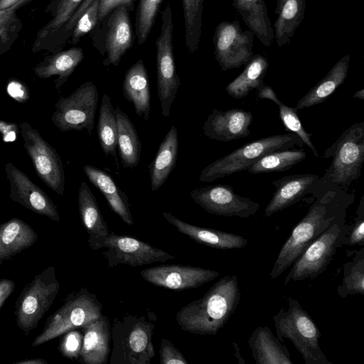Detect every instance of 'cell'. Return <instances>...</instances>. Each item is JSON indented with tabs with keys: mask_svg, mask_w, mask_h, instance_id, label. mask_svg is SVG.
<instances>
[{
	"mask_svg": "<svg viewBox=\"0 0 364 364\" xmlns=\"http://www.w3.org/2000/svg\"><path fill=\"white\" fill-rule=\"evenodd\" d=\"M87 243L93 250L106 249L102 254L107 259L108 268L119 264L136 267L154 262H165L176 258L149 243L113 232H109L106 236L87 239Z\"/></svg>",
	"mask_w": 364,
	"mask_h": 364,
	"instance_id": "10",
	"label": "cell"
},
{
	"mask_svg": "<svg viewBox=\"0 0 364 364\" xmlns=\"http://www.w3.org/2000/svg\"><path fill=\"white\" fill-rule=\"evenodd\" d=\"M268 67L265 57L260 54L253 55L240 75L225 87L226 92L237 100L246 97L252 90H257L264 85Z\"/></svg>",
	"mask_w": 364,
	"mask_h": 364,
	"instance_id": "32",
	"label": "cell"
},
{
	"mask_svg": "<svg viewBox=\"0 0 364 364\" xmlns=\"http://www.w3.org/2000/svg\"><path fill=\"white\" fill-rule=\"evenodd\" d=\"M143 279L154 286L176 291L197 288L220 276V272L200 267L161 264L144 269Z\"/></svg>",
	"mask_w": 364,
	"mask_h": 364,
	"instance_id": "17",
	"label": "cell"
},
{
	"mask_svg": "<svg viewBox=\"0 0 364 364\" xmlns=\"http://www.w3.org/2000/svg\"><path fill=\"white\" fill-rule=\"evenodd\" d=\"M117 122V147L124 168L136 167L139 163L141 144L135 126L119 107L114 109Z\"/></svg>",
	"mask_w": 364,
	"mask_h": 364,
	"instance_id": "31",
	"label": "cell"
},
{
	"mask_svg": "<svg viewBox=\"0 0 364 364\" xmlns=\"http://www.w3.org/2000/svg\"><path fill=\"white\" fill-rule=\"evenodd\" d=\"M59 289L60 283L53 266L37 274L22 289L15 303L14 315L17 326L26 336L38 326Z\"/></svg>",
	"mask_w": 364,
	"mask_h": 364,
	"instance_id": "9",
	"label": "cell"
},
{
	"mask_svg": "<svg viewBox=\"0 0 364 364\" xmlns=\"http://www.w3.org/2000/svg\"><path fill=\"white\" fill-rule=\"evenodd\" d=\"M323 157L332 158V161L323 175L309 187L308 194L314 197L328 190L346 191L359 178L364 161V122L346 129L326 149Z\"/></svg>",
	"mask_w": 364,
	"mask_h": 364,
	"instance_id": "3",
	"label": "cell"
},
{
	"mask_svg": "<svg viewBox=\"0 0 364 364\" xmlns=\"http://www.w3.org/2000/svg\"><path fill=\"white\" fill-rule=\"evenodd\" d=\"M18 129L16 123L0 120V133L5 142L14 141L18 136Z\"/></svg>",
	"mask_w": 364,
	"mask_h": 364,
	"instance_id": "50",
	"label": "cell"
},
{
	"mask_svg": "<svg viewBox=\"0 0 364 364\" xmlns=\"http://www.w3.org/2000/svg\"><path fill=\"white\" fill-rule=\"evenodd\" d=\"M232 5L259 41L269 46L274 39V29L264 0H233Z\"/></svg>",
	"mask_w": 364,
	"mask_h": 364,
	"instance_id": "30",
	"label": "cell"
},
{
	"mask_svg": "<svg viewBox=\"0 0 364 364\" xmlns=\"http://www.w3.org/2000/svg\"><path fill=\"white\" fill-rule=\"evenodd\" d=\"M257 98L268 99L275 102L278 105L279 116L286 129L298 135L304 145H306L311 150L314 156L319 157V154L311 139L312 134L304 129L298 117L297 111L294 107L283 104L279 100L273 89L268 85H263L257 89Z\"/></svg>",
	"mask_w": 364,
	"mask_h": 364,
	"instance_id": "36",
	"label": "cell"
},
{
	"mask_svg": "<svg viewBox=\"0 0 364 364\" xmlns=\"http://www.w3.org/2000/svg\"><path fill=\"white\" fill-rule=\"evenodd\" d=\"M82 344L79 361L85 364H107L110 353V324L102 315L81 328Z\"/></svg>",
	"mask_w": 364,
	"mask_h": 364,
	"instance_id": "22",
	"label": "cell"
},
{
	"mask_svg": "<svg viewBox=\"0 0 364 364\" xmlns=\"http://www.w3.org/2000/svg\"><path fill=\"white\" fill-rule=\"evenodd\" d=\"M6 91L9 96L19 102H24L29 99V92L23 83L11 80L6 86Z\"/></svg>",
	"mask_w": 364,
	"mask_h": 364,
	"instance_id": "49",
	"label": "cell"
},
{
	"mask_svg": "<svg viewBox=\"0 0 364 364\" xmlns=\"http://www.w3.org/2000/svg\"><path fill=\"white\" fill-rule=\"evenodd\" d=\"M94 0H84L82 2V4L79 6V7L77 9V10L72 16V17L70 18V20L68 21V23L63 28V31L61 33V36L58 41V51L61 50L62 48L69 40V38L71 36L74 26L76 24L78 18L81 16V15L83 14L85 9L90 5V4Z\"/></svg>",
	"mask_w": 364,
	"mask_h": 364,
	"instance_id": "47",
	"label": "cell"
},
{
	"mask_svg": "<svg viewBox=\"0 0 364 364\" xmlns=\"http://www.w3.org/2000/svg\"><path fill=\"white\" fill-rule=\"evenodd\" d=\"M77 202L82 223L89 235L88 239L107 235L109 232L108 226L102 217L95 195L85 181L80 183Z\"/></svg>",
	"mask_w": 364,
	"mask_h": 364,
	"instance_id": "33",
	"label": "cell"
},
{
	"mask_svg": "<svg viewBox=\"0 0 364 364\" xmlns=\"http://www.w3.org/2000/svg\"><path fill=\"white\" fill-rule=\"evenodd\" d=\"M100 0H94L78 18L74 26L70 43L75 46L88 33L91 32L98 23Z\"/></svg>",
	"mask_w": 364,
	"mask_h": 364,
	"instance_id": "42",
	"label": "cell"
},
{
	"mask_svg": "<svg viewBox=\"0 0 364 364\" xmlns=\"http://www.w3.org/2000/svg\"><path fill=\"white\" fill-rule=\"evenodd\" d=\"M252 114L242 109L233 108L226 111L213 109L205 122L204 134L211 139L230 141L248 136L252 122Z\"/></svg>",
	"mask_w": 364,
	"mask_h": 364,
	"instance_id": "19",
	"label": "cell"
},
{
	"mask_svg": "<svg viewBox=\"0 0 364 364\" xmlns=\"http://www.w3.org/2000/svg\"><path fill=\"white\" fill-rule=\"evenodd\" d=\"M129 13L125 6H119L91 31L93 46L102 56L106 55L103 60L105 66H117L132 46L134 38Z\"/></svg>",
	"mask_w": 364,
	"mask_h": 364,
	"instance_id": "11",
	"label": "cell"
},
{
	"mask_svg": "<svg viewBox=\"0 0 364 364\" xmlns=\"http://www.w3.org/2000/svg\"><path fill=\"white\" fill-rule=\"evenodd\" d=\"M102 305L95 294L81 287L67 296L60 308L50 315L31 346L36 347L65 333L82 328L100 317Z\"/></svg>",
	"mask_w": 364,
	"mask_h": 364,
	"instance_id": "7",
	"label": "cell"
},
{
	"mask_svg": "<svg viewBox=\"0 0 364 364\" xmlns=\"http://www.w3.org/2000/svg\"><path fill=\"white\" fill-rule=\"evenodd\" d=\"M83 58V50L74 46L45 56L35 66L33 72L37 77L42 79L57 75L58 77L54 83L55 87L59 89L68 80Z\"/></svg>",
	"mask_w": 364,
	"mask_h": 364,
	"instance_id": "26",
	"label": "cell"
},
{
	"mask_svg": "<svg viewBox=\"0 0 364 364\" xmlns=\"http://www.w3.org/2000/svg\"><path fill=\"white\" fill-rule=\"evenodd\" d=\"M29 2L23 1L0 11V57L8 52L17 40L23 28V23L16 11Z\"/></svg>",
	"mask_w": 364,
	"mask_h": 364,
	"instance_id": "40",
	"label": "cell"
},
{
	"mask_svg": "<svg viewBox=\"0 0 364 364\" xmlns=\"http://www.w3.org/2000/svg\"><path fill=\"white\" fill-rule=\"evenodd\" d=\"M156 316L125 314L114 318L110 326V364H151L155 356L152 341Z\"/></svg>",
	"mask_w": 364,
	"mask_h": 364,
	"instance_id": "4",
	"label": "cell"
},
{
	"mask_svg": "<svg viewBox=\"0 0 364 364\" xmlns=\"http://www.w3.org/2000/svg\"><path fill=\"white\" fill-rule=\"evenodd\" d=\"M341 284L337 287L338 295L344 299L349 295H364V247L355 252L353 258L343 266Z\"/></svg>",
	"mask_w": 364,
	"mask_h": 364,
	"instance_id": "38",
	"label": "cell"
},
{
	"mask_svg": "<svg viewBox=\"0 0 364 364\" xmlns=\"http://www.w3.org/2000/svg\"><path fill=\"white\" fill-rule=\"evenodd\" d=\"M232 345L235 346L234 348H235V352L237 353H235V356L238 359V361L240 363H244L245 361L243 360L241 355H240V348L237 346V344L236 343H232Z\"/></svg>",
	"mask_w": 364,
	"mask_h": 364,
	"instance_id": "54",
	"label": "cell"
},
{
	"mask_svg": "<svg viewBox=\"0 0 364 364\" xmlns=\"http://www.w3.org/2000/svg\"><path fill=\"white\" fill-rule=\"evenodd\" d=\"M287 309L282 308L273 316L277 337L284 342L289 339L306 364H331L321 349V333L309 314L298 300L287 299Z\"/></svg>",
	"mask_w": 364,
	"mask_h": 364,
	"instance_id": "5",
	"label": "cell"
},
{
	"mask_svg": "<svg viewBox=\"0 0 364 364\" xmlns=\"http://www.w3.org/2000/svg\"><path fill=\"white\" fill-rule=\"evenodd\" d=\"M306 156L303 148L277 151L264 156L247 171L252 174L284 171L302 161Z\"/></svg>",
	"mask_w": 364,
	"mask_h": 364,
	"instance_id": "37",
	"label": "cell"
},
{
	"mask_svg": "<svg viewBox=\"0 0 364 364\" xmlns=\"http://www.w3.org/2000/svg\"><path fill=\"white\" fill-rule=\"evenodd\" d=\"M83 171L89 181L105 198L112 197L120 191L112 178L102 170L91 165H85Z\"/></svg>",
	"mask_w": 364,
	"mask_h": 364,
	"instance_id": "43",
	"label": "cell"
},
{
	"mask_svg": "<svg viewBox=\"0 0 364 364\" xmlns=\"http://www.w3.org/2000/svg\"><path fill=\"white\" fill-rule=\"evenodd\" d=\"M354 98H357V99H359V100H364V89L362 88L361 90H358V92H356L353 96Z\"/></svg>",
	"mask_w": 364,
	"mask_h": 364,
	"instance_id": "55",
	"label": "cell"
},
{
	"mask_svg": "<svg viewBox=\"0 0 364 364\" xmlns=\"http://www.w3.org/2000/svg\"><path fill=\"white\" fill-rule=\"evenodd\" d=\"M240 299L237 276L227 274L201 298L183 306L176 313V322L184 331L216 336L236 311Z\"/></svg>",
	"mask_w": 364,
	"mask_h": 364,
	"instance_id": "2",
	"label": "cell"
},
{
	"mask_svg": "<svg viewBox=\"0 0 364 364\" xmlns=\"http://www.w3.org/2000/svg\"><path fill=\"white\" fill-rule=\"evenodd\" d=\"M306 8V0H284L279 16L274 23V38L279 47L290 41L300 26Z\"/></svg>",
	"mask_w": 364,
	"mask_h": 364,
	"instance_id": "34",
	"label": "cell"
},
{
	"mask_svg": "<svg viewBox=\"0 0 364 364\" xmlns=\"http://www.w3.org/2000/svg\"><path fill=\"white\" fill-rule=\"evenodd\" d=\"M284 0H277V7L275 9V13L279 14L280 12L282 7L283 6Z\"/></svg>",
	"mask_w": 364,
	"mask_h": 364,
	"instance_id": "56",
	"label": "cell"
},
{
	"mask_svg": "<svg viewBox=\"0 0 364 364\" xmlns=\"http://www.w3.org/2000/svg\"><path fill=\"white\" fill-rule=\"evenodd\" d=\"M15 283L11 279H0V309L7 298L13 293Z\"/></svg>",
	"mask_w": 364,
	"mask_h": 364,
	"instance_id": "51",
	"label": "cell"
},
{
	"mask_svg": "<svg viewBox=\"0 0 364 364\" xmlns=\"http://www.w3.org/2000/svg\"><path fill=\"white\" fill-rule=\"evenodd\" d=\"M59 345L61 354L70 360H78L82 344L83 335L77 329L64 333Z\"/></svg>",
	"mask_w": 364,
	"mask_h": 364,
	"instance_id": "44",
	"label": "cell"
},
{
	"mask_svg": "<svg viewBox=\"0 0 364 364\" xmlns=\"http://www.w3.org/2000/svg\"><path fill=\"white\" fill-rule=\"evenodd\" d=\"M350 59L348 54L342 57L294 108L298 111L325 102L344 82L348 75Z\"/></svg>",
	"mask_w": 364,
	"mask_h": 364,
	"instance_id": "29",
	"label": "cell"
},
{
	"mask_svg": "<svg viewBox=\"0 0 364 364\" xmlns=\"http://www.w3.org/2000/svg\"><path fill=\"white\" fill-rule=\"evenodd\" d=\"M178 152V132L173 125L161 142L156 156L149 166L152 191H158L174 169Z\"/></svg>",
	"mask_w": 364,
	"mask_h": 364,
	"instance_id": "28",
	"label": "cell"
},
{
	"mask_svg": "<svg viewBox=\"0 0 364 364\" xmlns=\"http://www.w3.org/2000/svg\"><path fill=\"white\" fill-rule=\"evenodd\" d=\"M191 196L206 212L225 217L247 218L255 215L260 206L259 203L236 194L228 185L195 188Z\"/></svg>",
	"mask_w": 364,
	"mask_h": 364,
	"instance_id": "16",
	"label": "cell"
},
{
	"mask_svg": "<svg viewBox=\"0 0 364 364\" xmlns=\"http://www.w3.org/2000/svg\"><path fill=\"white\" fill-rule=\"evenodd\" d=\"M97 102L96 85L90 81L85 82L69 96L58 99L51 120L62 132L85 129L91 134Z\"/></svg>",
	"mask_w": 364,
	"mask_h": 364,
	"instance_id": "13",
	"label": "cell"
},
{
	"mask_svg": "<svg viewBox=\"0 0 364 364\" xmlns=\"http://www.w3.org/2000/svg\"><path fill=\"white\" fill-rule=\"evenodd\" d=\"M204 0H182L185 43L191 53L198 49L202 33V15Z\"/></svg>",
	"mask_w": 364,
	"mask_h": 364,
	"instance_id": "39",
	"label": "cell"
},
{
	"mask_svg": "<svg viewBox=\"0 0 364 364\" xmlns=\"http://www.w3.org/2000/svg\"><path fill=\"white\" fill-rule=\"evenodd\" d=\"M23 147L31 158L40 178L56 193L65 191V172L56 150L29 123L19 124Z\"/></svg>",
	"mask_w": 364,
	"mask_h": 364,
	"instance_id": "14",
	"label": "cell"
},
{
	"mask_svg": "<svg viewBox=\"0 0 364 364\" xmlns=\"http://www.w3.org/2000/svg\"><path fill=\"white\" fill-rule=\"evenodd\" d=\"M314 198L316 200L306 215L294 228L282 247L269 273L272 279L289 268L314 240L339 218L347 214L348 208L353 203L354 194L336 188Z\"/></svg>",
	"mask_w": 364,
	"mask_h": 364,
	"instance_id": "1",
	"label": "cell"
},
{
	"mask_svg": "<svg viewBox=\"0 0 364 364\" xmlns=\"http://www.w3.org/2000/svg\"><path fill=\"white\" fill-rule=\"evenodd\" d=\"M303 147L304 143L292 132L257 139L234 150L205 167L199 176L201 182H211L237 172L247 170L264 156L274 151Z\"/></svg>",
	"mask_w": 364,
	"mask_h": 364,
	"instance_id": "6",
	"label": "cell"
},
{
	"mask_svg": "<svg viewBox=\"0 0 364 364\" xmlns=\"http://www.w3.org/2000/svg\"><path fill=\"white\" fill-rule=\"evenodd\" d=\"M9 198L26 208L55 222L60 221L57 206L48 196L11 162L5 166Z\"/></svg>",
	"mask_w": 364,
	"mask_h": 364,
	"instance_id": "18",
	"label": "cell"
},
{
	"mask_svg": "<svg viewBox=\"0 0 364 364\" xmlns=\"http://www.w3.org/2000/svg\"><path fill=\"white\" fill-rule=\"evenodd\" d=\"M318 177L314 173L293 174L273 181L276 191L264 209L265 216L270 217L299 201Z\"/></svg>",
	"mask_w": 364,
	"mask_h": 364,
	"instance_id": "23",
	"label": "cell"
},
{
	"mask_svg": "<svg viewBox=\"0 0 364 364\" xmlns=\"http://www.w3.org/2000/svg\"><path fill=\"white\" fill-rule=\"evenodd\" d=\"M248 345L256 363L293 364L287 346L267 326L255 328L249 336Z\"/></svg>",
	"mask_w": 364,
	"mask_h": 364,
	"instance_id": "24",
	"label": "cell"
},
{
	"mask_svg": "<svg viewBox=\"0 0 364 364\" xmlns=\"http://www.w3.org/2000/svg\"><path fill=\"white\" fill-rule=\"evenodd\" d=\"M122 90L124 97L134 105L139 117L149 120L151 110V95L146 68L141 59L138 60L126 72Z\"/></svg>",
	"mask_w": 364,
	"mask_h": 364,
	"instance_id": "25",
	"label": "cell"
},
{
	"mask_svg": "<svg viewBox=\"0 0 364 364\" xmlns=\"http://www.w3.org/2000/svg\"><path fill=\"white\" fill-rule=\"evenodd\" d=\"M166 220L178 232L198 243L218 250L240 249L246 247L248 240L239 235L212 228L193 225L183 221L170 213L162 214Z\"/></svg>",
	"mask_w": 364,
	"mask_h": 364,
	"instance_id": "21",
	"label": "cell"
},
{
	"mask_svg": "<svg viewBox=\"0 0 364 364\" xmlns=\"http://www.w3.org/2000/svg\"><path fill=\"white\" fill-rule=\"evenodd\" d=\"M16 363L19 364H44L47 363V362L41 358H35L31 360H21L18 361Z\"/></svg>",
	"mask_w": 364,
	"mask_h": 364,
	"instance_id": "53",
	"label": "cell"
},
{
	"mask_svg": "<svg viewBox=\"0 0 364 364\" xmlns=\"http://www.w3.org/2000/svg\"><path fill=\"white\" fill-rule=\"evenodd\" d=\"M163 1L139 0L135 20V34L139 45L146 42Z\"/></svg>",
	"mask_w": 364,
	"mask_h": 364,
	"instance_id": "41",
	"label": "cell"
},
{
	"mask_svg": "<svg viewBox=\"0 0 364 364\" xmlns=\"http://www.w3.org/2000/svg\"><path fill=\"white\" fill-rule=\"evenodd\" d=\"M135 0H100L98 22L119 6H125L129 12L134 11Z\"/></svg>",
	"mask_w": 364,
	"mask_h": 364,
	"instance_id": "48",
	"label": "cell"
},
{
	"mask_svg": "<svg viewBox=\"0 0 364 364\" xmlns=\"http://www.w3.org/2000/svg\"><path fill=\"white\" fill-rule=\"evenodd\" d=\"M254 34L242 31L237 21H223L215 28L213 43L214 55L221 70L238 68L253 55Z\"/></svg>",
	"mask_w": 364,
	"mask_h": 364,
	"instance_id": "15",
	"label": "cell"
},
{
	"mask_svg": "<svg viewBox=\"0 0 364 364\" xmlns=\"http://www.w3.org/2000/svg\"><path fill=\"white\" fill-rule=\"evenodd\" d=\"M83 1H50L45 12L49 14L51 18L37 33L31 48L33 53L42 50H48L52 53L58 52V41L63 28Z\"/></svg>",
	"mask_w": 364,
	"mask_h": 364,
	"instance_id": "20",
	"label": "cell"
},
{
	"mask_svg": "<svg viewBox=\"0 0 364 364\" xmlns=\"http://www.w3.org/2000/svg\"><path fill=\"white\" fill-rule=\"evenodd\" d=\"M161 22V32L156 41V84L161 114L164 117H169L172 103L181 85L173 55V23L169 3L162 12Z\"/></svg>",
	"mask_w": 364,
	"mask_h": 364,
	"instance_id": "12",
	"label": "cell"
},
{
	"mask_svg": "<svg viewBox=\"0 0 364 364\" xmlns=\"http://www.w3.org/2000/svg\"><path fill=\"white\" fill-rule=\"evenodd\" d=\"M343 215L314 240L291 266L284 285L291 282L314 279L330 264L338 248L345 244L348 225Z\"/></svg>",
	"mask_w": 364,
	"mask_h": 364,
	"instance_id": "8",
	"label": "cell"
},
{
	"mask_svg": "<svg viewBox=\"0 0 364 364\" xmlns=\"http://www.w3.org/2000/svg\"><path fill=\"white\" fill-rule=\"evenodd\" d=\"M159 362L161 364L188 363L182 353L166 338H162L160 341Z\"/></svg>",
	"mask_w": 364,
	"mask_h": 364,
	"instance_id": "46",
	"label": "cell"
},
{
	"mask_svg": "<svg viewBox=\"0 0 364 364\" xmlns=\"http://www.w3.org/2000/svg\"><path fill=\"white\" fill-rule=\"evenodd\" d=\"M38 235L25 221L14 218L0 225V264L33 246Z\"/></svg>",
	"mask_w": 364,
	"mask_h": 364,
	"instance_id": "27",
	"label": "cell"
},
{
	"mask_svg": "<svg viewBox=\"0 0 364 364\" xmlns=\"http://www.w3.org/2000/svg\"><path fill=\"white\" fill-rule=\"evenodd\" d=\"M97 136L100 146L106 156L117 161V122L110 97L104 94L100 107Z\"/></svg>",
	"mask_w": 364,
	"mask_h": 364,
	"instance_id": "35",
	"label": "cell"
},
{
	"mask_svg": "<svg viewBox=\"0 0 364 364\" xmlns=\"http://www.w3.org/2000/svg\"><path fill=\"white\" fill-rule=\"evenodd\" d=\"M23 1H31V0H0V11L6 10Z\"/></svg>",
	"mask_w": 364,
	"mask_h": 364,
	"instance_id": "52",
	"label": "cell"
},
{
	"mask_svg": "<svg viewBox=\"0 0 364 364\" xmlns=\"http://www.w3.org/2000/svg\"><path fill=\"white\" fill-rule=\"evenodd\" d=\"M349 246L364 245V197L362 196L354 223L348 225L345 244Z\"/></svg>",
	"mask_w": 364,
	"mask_h": 364,
	"instance_id": "45",
	"label": "cell"
}]
</instances>
